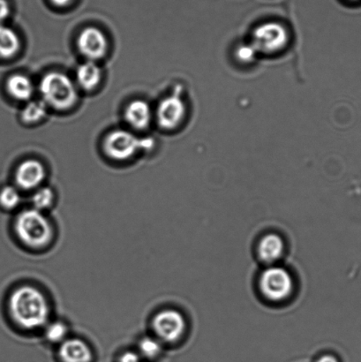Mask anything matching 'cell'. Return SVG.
<instances>
[{"label":"cell","mask_w":361,"mask_h":362,"mask_svg":"<svg viewBox=\"0 0 361 362\" xmlns=\"http://www.w3.org/2000/svg\"><path fill=\"white\" fill-rule=\"evenodd\" d=\"M78 48L85 58L91 62L100 59L107 52V39L97 28H87L81 32L77 41Z\"/></svg>","instance_id":"cell-8"},{"label":"cell","mask_w":361,"mask_h":362,"mask_svg":"<svg viewBox=\"0 0 361 362\" xmlns=\"http://www.w3.org/2000/svg\"><path fill=\"white\" fill-rule=\"evenodd\" d=\"M6 88L11 97L20 101L30 100L35 90L34 84L30 78L21 74L11 76L7 81Z\"/></svg>","instance_id":"cell-14"},{"label":"cell","mask_w":361,"mask_h":362,"mask_svg":"<svg viewBox=\"0 0 361 362\" xmlns=\"http://www.w3.org/2000/svg\"><path fill=\"white\" fill-rule=\"evenodd\" d=\"M285 244L278 234L270 233L265 235L258 245V255L261 261L272 264L282 257Z\"/></svg>","instance_id":"cell-13"},{"label":"cell","mask_w":361,"mask_h":362,"mask_svg":"<svg viewBox=\"0 0 361 362\" xmlns=\"http://www.w3.org/2000/svg\"><path fill=\"white\" fill-rule=\"evenodd\" d=\"M125 119L134 129L137 130L147 129L151 122L150 105L143 100L131 102L126 108Z\"/></svg>","instance_id":"cell-12"},{"label":"cell","mask_w":361,"mask_h":362,"mask_svg":"<svg viewBox=\"0 0 361 362\" xmlns=\"http://www.w3.org/2000/svg\"><path fill=\"white\" fill-rule=\"evenodd\" d=\"M257 54L258 52H256V49H254L251 42L249 45H240L239 47L237 49L236 52L237 58H238L239 62L242 63H251L254 62V59L256 58Z\"/></svg>","instance_id":"cell-22"},{"label":"cell","mask_w":361,"mask_h":362,"mask_svg":"<svg viewBox=\"0 0 361 362\" xmlns=\"http://www.w3.org/2000/svg\"><path fill=\"white\" fill-rule=\"evenodd\" d=\"M42 331H44L46 341L52 345L59 346L67 338H69V326L61 320L49 321Z\"/></svg>","instance_id":"cell-17"},{"label":"cell","mask_w":361,"mask_h":362,"mask_svg":"<svg viewBox=\"0 0 361 362\" xmlns=\"http://www.w3.org/2000/svg\"><path fill=\"white\" fill-rule=\"evenodd\" d=\"M162 352V343L155 336L141 337L138 342V353L141 358L153 360L158 358Z\"/></svg>","instance_id":"cell-19"},{"label":"cell","mask_w":361,"mask_h":362,"mask_svg":"<svg viewBox=\"0 0 361 362\" xmlns=\"http://www.w3.org/2000/svg\"><path fill=\"white\" fill-rule=\"evenodd\" d=\"M289 39L288 30L285 26L276 21H270L256 28L251 44L258 53L275 54L288 45Z\"/></svg>","instance_id":"cell-5"},{"label":"cell","mask_w":361,"mask_h":362,"mask_svg":"<svg viewBox=\"0 0 361 362\" xmlns=\"http://www.w3.org/2000/svg\"><path fill=\"white\" fill-rule=\"evenodd\" d=\"M11 317L25 331L42 329L51 321L52 308L48 298L37 287H17L9 297Z\"/></svg>","instance_id":"cell-1"},{"label":"cell","mask_w":361,"mask_h":362,"mask_svg":"<svg viewBox=\"0 0 361 362\" xmlns=\"http://www.w3.org/2000/svg\"><path fill=\"white\" fill-rule=\"evenodd\" d=\"M39 91L46 105L61 111L72 107L78 99L76 85L61 73L46 74L39 84Z\"/></svg>","instance_id":"cell-3"},{"label":"cell","mask_w":361,"mask_h":362,"mask_svg":"<svg viewBox=\"0 0 361 362\" xmlns=\"http://www.w3.org/2000/svg\"><path fill=\"white\" fill-rule=\"evenodd\" d=\"M47 115V105L42 100H34L28 103L21 112V118L26 123L39 122Z\"/></svg>","instance_id":"cell-21"},{"label":"cell","mask_w":361,"mask_h":362,"mask_svg":"<svg viewBox=\"0 0 361 362\" xmlns=\"http://www.w3.org/2000/svg\"><path fill=\"white\" fill-rule=\"evenodd\" d=\"M154 146L151 138H138L126 130H115L105 138L104 150L109 158L117 161H125L138 151L150 150Z\"/></svg>","instance_id":"cell-4"},{"label":"cell","mask_w":361,"mask_h":362,"mask_svg":"<svg viewBox=\"0 0 361 362\" xmlns=\"http://www.w3.org/2000/svg\"><path fill=\"white\" fill-rule=\"evenodd\" d=\"M10 14V7L6 0H0V24L7 19Z\"/></svg>","instance_id":"cell-24"},{"label":"cell","mask_w":361,"mask_h":362,"mask_svg":"<svg viewBox=\"0 0 361 362\" xmlns=\"http://www.w3.org/2000/svg\"><path fill=\"white\" fill-rule=\"evenodd\" d=\"M30 207L39 211H49L55 204V193L52 187L41 186L33 191L30 199Z\"/></svg>","instance_id":"cell-18"},{"label":"cell","mask_w":361,"mask_h":362,"mask_svg":"<svg viewBox=\"0 0 361 362\" xmlns=\"http://www.w3.org/2000/svg\"><path fill=\"white\" fill-rule=\"evenodd\" d=\"M76 76L78 83L83 90H92L100 83L101 69L95 62L88 60L78 67Z\"/></svg>","instance_id":"cell-15"},{"label":"cell","mask_w":361,"mask_h":362,"mask_svg":"<svg viewBox=\"0 0 361 362\" xmlns=\"http://www.w3.org/2000/svg\"><path fill=\"white\" fill-rule=\"evenodd\" d=\"M52 2L58 6H66L72 2V0H52Z\"/></svg>","instance_id":"cell-26"},{"label":"cell","mask_w":361,"mask_h":362,"mask_svg":"<svg viewBox=\"0 0 361 362\" xmlns=\"http://www.w3.org/2000/svg\"><path fill=\"white\" fill-rule=\"evenodd\" d=\"M119 362H141V356L138 352L126 351L119 356Z\"/></svg>","instance_id":"cell-23"},{"label":"cell","mask_w":361,"mask_h":362,"mask_svg":"<svg viewBox=\"0 0 361 362\" xmlns=\"http://www.w3.org/2000/svg\"><path fill=\"white\" fill-rule=\"evenodd\" d=\"M260 288L264 296L272 301H281L291 296L293 290L292 276L281 267L265 269L260 279Z\"/></svg>","instance_id":"cell-7"},{"label":"cell","mask_w":361,"mask_h":362,"mask_svg":"<svg viewBox=\"0 0 361 362\" xmlns=\"http://www.w3.org/2000/svg\"><path fill=\"white\" fill-rule=\"evenodd\" d=\"M59 357L62 362H91L93 353L84 340L67 338L59 346Z\"/></svg>","instance_id":"cell-11"},{"label":"cell","mask_w":361,"mask_h":362,"mask_svg":"<svg viewBox=\"0 0 361 362\" xmlns=\"http://www.w3.org/2000/svg\"><path fill=\"white\" fill-rule=\"evenodd\" d=\"M351 1H357V0H351Z\"/></svg>","instance_id":"cell-27"},{"label":"cell","mask_w":361,"mask_h":362,"mask_svg":"<svg viewBox=\"0 0 361 362\" xmlns=\"http://www.w3.org/2000/svg\"><path fill=\"white\" fill-rule=\"evenodd\" d=\"M316 362H341L338 360V357L333 356V354H324V356H320L316 361Z\"/></svg>","instance_id":"cell-25"},{"label":"cell","mask_w":361,"mask_h":362,"mask_svg":"<svg viewBox=\"0 0 361 362\" xmlns=\"http://www.w3.org/2000/svg\"><path fill=\"white\" fill-rule=\"evenodd\" d=\"M45 179V169L40 162L30 159L18 166L16 186L20 190L34 191L40 187Z\"/></svg>","instance_id":"cell-10"},{"label":"cell","mask_w":361,"mask_h":362,"mask_svg":"<svg viewBox=\"0 0 361 362\" xmlns=\"http://www.w3.org/2000/svg\"><path fill=\"white\" fill-rule=\"evenodd\" d=\"M185 115L186 105L178 95L165 98L158 107L157 119L162 129H176L183 122Z\"/></svg>","instance_id":"cell-9"},{"label":"cell","mask_w":361,"mask_h":362,"mask_svg":"<svg viewBox=\"0 0 361 362\" xmlns=\"http://www.w3.org/2000/svg\"><path fill=\"white\" fill-rule=\"evenodd\" d=\"M20 48V37L12 28L0 24V58H12Z\"/></svg>","instance_id":"cell-16"},{"label":"cell","mask_w":361,"mask_h":362,"mask_svg":"<svg viewBox=\"0 0 361 362\" xmlns=\"http://www.w3.org/2000/svg\"><path fill=\"white\" fill-rule=\"evenodd\" d=\"M155 338L162 343L179 341L186 332V320L178 310H164L155 315L151 322Z\"/></svg>","instance_id":"cell-6"},{"label":"cell","mask_w":361,"mask_h":362,"mask_svg":"<svg viewBox=\"0 0 361 362\" xmlns=\"http://www.w3.org/2000/svg\"><path fill=\"white\" fill-rule=\"evenodd\" d=\"M16 236L24 247L41 250L49 246L54 238V228L45 212L30 207L23 209L13 222Z\"/></svg>","instance_id":"cell-2"},{"label":"cell","mask_w":361,"mask_h":362,"mask_svg":"<svg viewBox=\"0 0 361 362\" xmlns=\"http://www.w3.org/2000/svg\"><path fill=\"white\" fill-rule=\"evenodd\" d=\"M23 202L19 188L6 186L0 190V207L6 211H12L20 207Z\"/></svg>","instance_id":"cell-20"}]
</instances>
